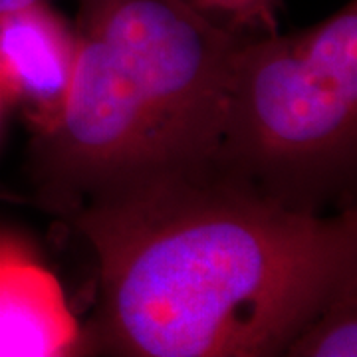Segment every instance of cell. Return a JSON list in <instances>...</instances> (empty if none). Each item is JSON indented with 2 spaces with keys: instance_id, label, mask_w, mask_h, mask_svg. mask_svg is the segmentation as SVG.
Instances as JSON below:
<instances>
[{
  "instance_id": "9",
  "label": "cell",
  "mask_w": 357,
  "mask_h": 357,
  "mask_svg": "<svg viewBox=\"0 0 357 357\" xmlns=\"http://www.w3.org/2000/svg\"><path fill=\"white\" fill-rule=\"evenodd\" d=\"M0 100H2V96H0Z\"/></svg>"
},
{
  "instance_id": "2",
  "label": "cell",
  "mask_w": 357,
  "mask_h": 357,
  "mask_svg": "<svg viewBox=\"0 0 357 357\" xmlns=\"http://www.w3.org/2000/svg\"><path fill=\"white\" fill-rule=\"evenodd\" d=\"M243 32L189 0H77L64 105L32 141V178L72 217L109 187L208 165Z\"/></svg>"
},
{
  "instance_id": "5",
  "label": "cell",
  "mask_w": 357,
  "mask_h": 357,
  "mask_svg": "<svg viewBox=\"0 0 357 357\" xmlns=\"http://www.w3.org/2000/svg\"><path fill=\"white\" fill-rule=\"evenodd\" d=\"M288 357L357 356V276L345 280L316 318L296 335Z\"/></svg>"
},
{
  "instance_id": "10",
  "label": "cell",
  "mask_w": 357,
  "mask_h": 357,
  "mask_svg": "<svg viewBox=\"0 0 357 357\" xmlns=\"http://www.w3.org/2000/svg\"><path fill=\"white\" fill-rule=\"evenodd\" d=\"M189 2H191V0H189Z\"/></svg>"
},
{
  "instance_id": "4",
  "label": "cell",
  "mask_w": 357,
  "mask_h": 357,
  "mask_svg": "<svg viewBox=\"0 0 357 357\" xmlns=\"http://www.w3.org/2000/svg\"><path fill=\"white\" fill-rule=\"evenodd\" d=\"M74 62L76 30L50 2L0 13V96L24 105L34 131L60 114Z\"/></svg>"
},
{
  "instance_id": "8",
  "label": "cell",
  "mask_w": 357,
  "mask_h": 357,
  "mask_svg": "<svg viewBox=\"0 0 357 357\" xmlns=\"http://www.w3.org/2000/svg\"><path fill=\"white\" fill-rule=\"evenodd\" d=\"M36 2H50V0H0V13H8V10H16L22 6H30Z\"/></svg>"
},
{
  "instance_id": "3",
  "label": "cell",
  "mask_w": 357,
  "mask_h": 357,
  "mask_svg": "<svg viewBox=\"0 0 357 357\" xmlns=\"http://www.w3.org/2000/svg\"><path fill=\"white\" fill-rule=\"evenodd\" d=\"M211 167L304 215L349 204L357 181V2L319 24L243 34L230 58Z\"/></svg>"
},
{
  "instance_id": "6",
  "label": "cell",
  "mask_w": 357,
  "mask_h": 357,
  "mask_svg": "<svg viewBox=\"0 0 357 357\" xmlns=\"http://www.w3.org/2000/svg\"><path fill=\"white\" fill-rule=\"evenodd\" d=\"M197 8H201L208 16L217 18L225 16L232 28L241 24H256L264 22L272 24V10L276 0H191Z\"/></svg>"
},
{
  "instance_id": "1",
  "label": "cell",
  "mask_w": 357,
  "mask_h": 357,
  "mask_svg": "<svg viewBox=\"0 0 357 357\" xmlns=\"http://www.w3.org/2000/svg\"><path fill=\"white\" fill-rule=\"evenodd\" d=\"M100 270L84 349L278 357L357 276V211L304 215L203 165L96 192L70 217Z\"/></svg>"
},
{
  "instance_id": "7",
  "label": "cell",
  "mask_w": 357,
  "mask_h": 357,
  "mask_svg": "<svg viewBox=\"0 0 357 357\" xmlns=\"http://www.w3.org/2000/svg\"><path fill=\"white\" fill-rule=\"evenodd\" d=\"M22 243H18L16 238L10 236H0V266L8 260V256L13 255L14 250L18 248Z\"/></svg>"
}]
</instances>
